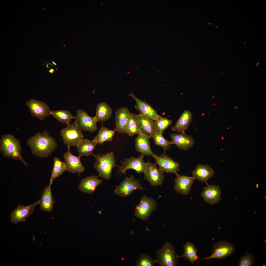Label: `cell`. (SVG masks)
Instances as JSON below:
<instances>
[{
	"mask_svg": "<svg viewBox=\"0 0 266 266\" xmlns=\"http://www.w3.org/2000/svg\"><path fill=\"white\" fill-rule=\"evenodd\" d=\"M129 96L132 98L136 102L134 107L140 113V114L147 117L155 121L159 115L157 112L149 104L136 97L132 92Z\"/></svg>",
	"mask_w": 266,
	"mask_h": 266,
	"instance_id": "16",
	"label": "cell"
},
{
	"mask_svg": "<svg viewBox=\"0 0 266 266\" xmlns=\"http://www.w3.org/2000/svg\"><path fill=\"white\" fill-rule=\"evenodd\" d=\"M51 114L59 122L66 123V124L69 123L72 119L75 118L69 111L65 110L51 111Z\"/></svg>",
	"mask_w": 266,
	"mask_h": 266,
	"instance_id": "33",
	"label": "cell"
},
{
	"mask_svg": "<svg viewBox=\"0 0 266 266\" xmlns=\"http://www.w3.org/2000/svg\"><path fill=\"white\" fill-rule=\"evenodd\" d=\"M94 116L97 121H105L109 119L112 114V108L106 103L101 102L98 103L96 109Z\"/></svg>",
	"mask_w": 266,
	"mask_h": 266,
	"instance_id": "27",
	"label": "cell"
},
{
	"mask_svg": "<svg viewBox=\"0 0 266 266\" xmlns=\"http://www.w3.org/2000/svg\"><path fill=\"white\" fill-rule=\"evenodd\" d=\"M144 188L138 180H136L133 175L130 177L126 176L120 184L115 189L114 192L116 195L122 198L130 196L134 190H140L142 191Z\"/></svg>",
	"mask_w": 266,
	"mask_h": 266,
	"instance_id": "7",
	"label": "cell"
},
{
	"mask_svg": "<svg viewBox=\"0 0 266 266\" xmlns=\"http://www.w3.org/2000/svg\"><path fill=\"white\" fill-rule=\"evenodd\" d=\"M157 207L155 200L144 195L139 204L135 207L134 215L141 220L146 221L149 219L152 212L156 210Z\"/></svg>",
	"mask_w": 266,
	"mask_h": 266,
	"instance_id": "6",
	"label": "cell"
},
{
	"mask_svg": "<svg viewBox=\"0 0 266 266\" xmlns=\"http://www.w3.org/2000/svg\"><path fill=\"white\" fill-rule=\"evenodd\" d=\"M97 144L87 138L83 139L77 146L79 155L88 156L93 155Z\"/></svg>",
	"mask_w": 266,
	"mask_h": 266,
	"instance_id": "29",
	"label": "cell"
},
{
	"mask_svg": "<svg viewBox=\"0 0 266 266\" xmlns=\"http://www.w3.org/2000/svg\"><path fill=\"white\" fill-rule=\"evenodd\" d=\"M68 149L67 151L64 154L63 156L66 166V171L73 174L83 172L85 168L81 162V157L79 155L75 156L73 155L70 150V148H68Z\"/></svg>",
	"mask_w": 266,
	"mask_h": 266,
	"instance_id": "15",
	"label": "cell"
},
{
	"mask_svg": "<svg viewBox=\"0 0 266 266\" xmlns=\"http://www.w3.org/2000/svg\"><path fill=\"white\" fill-rule=\"evenodd\" d=\"M53 161V166L50 182L51 184L55 179L62 175L67 170L65 162L56 157L54 158Z\"/></svg>",
	"mask_w": 266,
	"mask_h": 266,
	"instance_id": "32",
	"label": "cell"
},
{
	"mask_svg": "<svg viewBox=\"0 0 266 266\" xmlns=\"http://www.w3.org/2000/svg\"><path fill=\"white\" fill-rule=\"evenodd\" d=\"M74 119L82 131L92 133L97 130L96 119L94 116L92 117L89 116L82 109L77 110Z\"/></svg>",
	"mask_w": 266,
	"mask_h": 266,
	"instance_id": "10",
	"label": "cell"
},
{
	"mask_svg": "<svg viewBox=\"0 0 266 266\" xmlns=\"http://www.w3.org/2000/svg\"><path fill=\"white\" fill-rule=\"evenodd\" d=\"M52 184L50 183L44 188L40 200L39 204L41 209L45 212L52 211L55 203L51 191Z\"/></svg>",
	"mask_w": 266,
	"mask_h": 266,
	"instance_id": "23",
	"label": "cell"
},
{
	"mask_svg": "<svg viewBox=\"0 0 266 266\" xmlns=\"http://www.w3.org/2000/svg\"><path fill=\"white\" fill-rule=\"evenodd\" d=\"M99 176L93 175L83 178L79 184L78 188L82 192L90 194H93L103 180V179H99Z\"/></svg>",
	"mask_w": 266,
	"mask_h": 266,
	"instance_id": "20",
	"label": "cell"
},
{
	"mask_svg": "<svg viewBox=\"0 0 266 266\" xmlns=\"http://www.w3.org/2000/svg\"><path fill=\"white\" fill-rule=\"evenodd\" d=\"M176 177L175 179L174 189L178 193L184 195H188L190 192L194 181L196 179L194 177L181 175L177 173H175Z\"/></svg>",
	"mask_w": 266,
	"mask_h": 266,
	"instance_id": "17",
	"label": "cell"
},
{
	"mask_svg": "<svg viewBox=\"0 0 266 266\" xmlns=\"http://www.w3.org/2000/svg\"><path fill=\"white\" fill-rule=\"evenodd\" d=\"M152 138L155 144L157 146L162 147L165 151L170 149L171 145L173 144L171 141H169L166 139L163 136V133L158 130Z\"/></svg>",
	"mask_w": 266,
	"mask_h": 266,
	"instance_id": "34",
	"label": "cell"
},
{
	"mask_svg": "<svg viewBox=\"0 0 266 266\" xmlns=\"http://www.w3.org/2000/svg\"><path fill=\"white\" fill-rule=\"evenodd\" d=\"M147 163V167L144 173V178L152 186L161 185L164 179V172L157 168L156 163H152L149 161Z\"/></svg>",
	"mask_w": 266,
	"mask_h": 266,
	"instance_id": "12",
	"label": "cell"
},
{
	"mask_svg": "<svg viewBox=\"0 0 266 266\" xmlns=\"http://www.w3.org/2000/svg\"><path fill=\"white\" fill-rule=\"evenodd\" d=\"M171 142L179 149L184 151L193 147L194 144V138L191 136L181 133H173L170 135Z\"/></svg>",
	"mask_w": 266,
	"mask_h": 266,
	"instance_id": "22",
	"label": "cell"
},
{
	"mask_svg": "<svg viewBox=\"0 0 266 266\" xmlns=\"http://www.w3.org/2000/svg\"><path fill=\"white\" fill-rule=\"evenodd\" d=\"M203 189L201 196L205 202L211 205L219 202L221 199V192L218 185L208 184Z\"/></svg>",
	"mask_w": 266,
	"mask_h": 266,
	"instance_id": "18",
	"label": "cell"
},
{
	"mask_svg": "<svg viewBox=\"0 0 266 266\" xmlns=\"http://www.w3.org/2000/svg\"><path fill=\"white\" fill-rule=\"evenodd\" d=\"M22 150L19 140L13 135L10 134L1 135L0 152L2 155L15 160H20L27 167V164L21 155Z\"/></svg>",
	"mask_w": 266,
	"mask_h": 266,
	"instance_id": "2",
	"label": "cell"
},
{
	"mask_svg": "<svg viewBox=\"0 0 266 266\" xmlns=\"http://www.w3.org/2000/svg\"><path fill=\"white\" fill-rule=\"evenodd\" d=\"M152 157L156 163L158 165L159 169L167 173H175L180 170V164L173 160L164 152L161 155L158 156L154 154Z\"/></svg>",
	"mask_w": 266,
	"mask_h": 266,
	"instance_id": "11",
	"label": "cell"
},
{
	"mask_svg": "<svg viewBox=\"0 0 266 266\" xmlns=\"http://www.w3.org/2000/svg\"><path fill=\"white\" fill-rule=\"evenodd\" d=\"M67 125L66 127L60 131V134L63 143L66 144L67 148L71 146L77 147L84 137L82 130L75 121L72 124L69 123Z\"/></svg>",
	"mask_w": 266,
	"mask_h": 266,
	"instance_id": "5",
	"label": "cell"
},
{
	"mask_svg": "<svg viewBox=\"0 0 266 266\" xmlns=\"http://www.w3.org/2000/svg\"><path fill=\"white\" fill-rule=\"evenodd\" d=\"M138 118L143 132L151 138L157 131L155 121L140 114L138 115Z\"/></svg>",
	"mask_w": 266,
	"mask_h": 266,
	"instance_id": "26",
	"label": "cell"
},
{
	"mask_svg": "<svg viewBox=\"0 0 266 266\" xmlns=\"http://www.w3.org/2000/svg\"><path fill=\"white\" fill-rule=\"evenodd\" d=\"M126 132L130 136L143 133L138 121V115L130 113L126 127Z\"/></svg>",
	"mask_w": 266,
	"mask_h": 266,
	"instance_id": "28",
	"label": "cell"
},
{
	"mask_svg": "<svg viewBox=\"0 0 266 266\" xmlns=\"http://www.w3.org/2000/svg\"><path fill=\"white\" fill-rule=\"evenodd\" d=\"M235 250L234 246L231 243L227 241H220L214 244L212 254L210 256L198 259H225L232 255Z\"/></svg>",
	"mask_w": 266,
	"mask_h": 266,
	"instance_id": "9",
	"label": "cell"
},
{
	"mask_svg": "<svg viewBox=\"0 0 266 266\" xmlns=\"http://www.w3.org/2000/svg\"><path fill=\"white\" fill-rule=\"evenodd\" d=\"M95 156L96 162L94 167L98 173L99 177L109 180L116 164L114 152H108L101 155L99 154Z\"/></svg>",
	"mask_w": 266,
	"mask_h": 266,
	"instance_id": "3",
	"label": "cell"
},
{
	"mask_svg": "<svg viewBox=\"0 0 266 266\" xmlns=\"http://www.w3.org/2000/svg\"><path fill=\"white\" fill-rule=\"evenodd\" d=\"M115 131L102 126L98 130L97 135L92 141L100 145L107 141H112L115 134Z\"/></svg>",
	"mask_w": 266,
	"mask_h": 266,
	"instance_id": "31",
	"label": "cell"
},
{
	"mask_svg": "<svg viewBox=\"0 0 266 266\" xmlns=\"http://www.w3.org/2000/svg\"><path fill=\"white\" fill-rule=\"evenodd\" d=\"M130 114L128 109L124 107L116 111L115 114L116 127L114 130L115 131L121 133H126V127Z\"/></svg>",
	"mask_w": 266,
	"mask_h": 266,
	"instance_id": "19",
	"label": "cell"
},
{
	"mask_svg": "<svg viewBox=\"0 0 266 266\" xmlns=\"http://www.w3.org/2000/svg\"><path fill=\"white\" fill-rule=\"evenodd\" d=\"M150 137L143 132L138 135L135 139L136 150L143 156H152L154 154L150 146L149 139Z\"/></svg>",
	"mask_w": 266,
	"mask_h": 266,
	"instance_id": "21",
	"label": "cell"
},
{
	"mask_svg": "<svg viewBox=\"0 0 266 266\" xmlns=\"http://www.w3.org/2000/svg\"><path fill=\"white\" fill-rule=\"evenodd\" d=\"M144 156L141 155L137 158L131 157L125 159L122 162L121 166L119 167L121 173L125 174L128 170L132 169L138 173H144L146 170L147 164L144 161Z\"/></svg>",
	"mask_w": 266,
	"mask_h": 266,
	"instance_id": "14",
	"label": "cell"
},
{
	"mask_svg": "<svg viewBox=\"0 0 266 266\" xmlns=\"http://www.w3.org/2000/svg\"><path fill=\"white\" fill-rule=\"evenodd\" d=\"M136 263V266H154L157 262L148 254L143 253L140 255Z\"/></svg>",
	"mask_w": 266,
	"mask_h": 266,
	"instance_id": "35",
	"label": "cell"
},
{
	"mask_svg": "<svg viewBox=\"0 0 266 266\" xmlns=\"http://www.w3.org/2000/svg\"><path fill=\"white\" fill-rule=\"evenodd\" d=\"M29 108L31 115L40 121L51 114V111L47 104L43 101L34 99H31L26 102Z\"/></svg>",
	"mask_w": 266,
	"mask_h": 266,
	"instance_id": "8",
	"label": "cell"
},
{
	"mask_svg": "<svg viewBox=\"0 0 266 266\" xmlns=\"http://www.w3.org/2000/svg\"><path fill=\"white\" fill-rule=\"evenodd\" d=\"M179 257L175 252L174 246L167 241L157 251L155 260L161 266H176L177 265Z\"/></svg>",
	"mask_w": 266,
	"mask_h": 266,
	"instance_id": "4",
	"label": "cell"
},
{
	"mask_svg": "<svg viewBox=\"0 0 266 266\" xmlns=\"http://www.w3.org/2000/svg\"><path fill=\"white\" fill-rule=\"evenodd\" d=\"M155 121L157 130L162 133L171 124L172 122V120L159 115Z\"/></svg>",
	"mask_w": 266,
	"mask_h": 266,
	"instance_id": "36",
	"label": "cell"
},
{
	"mask_svg": "<svg viewBox=\"0 0 266 266\" xmlns=\"http://www.w3.org/2000/svg\"><path fill=\"white\" fill-rule=\"evenodd\" d=\"M45 130L38 132L27 140V143L30 148L32 153L40 158H47L50 156L57 146L55 139Z\"/></svg>",
	"mask_w": 266,
	"mask_h": 266,
	"instance_id": "1",
	"label": "cell"
},
{
	"mask_svg": "<svg viewBox=\"0 0 266 266\" xmlns=\"http://www.w3.org/2000/svg\"><path fill=\"white\" fill-rule=\"evenodd\" d=\"M183 253L182 255L179 256V257H183L193 265L199 258L197 255L198 251L195 246L192 243L187 242L183 245Z\"/></svg>",
	"mask_w": 266,
	"mask_h": 266,
	"instance_id": "30",
	"label": "cell"
},
{
	"mask_svg": "<svg viewBox=\"0 0 266 266\" xmlns=\"http://www.w3.org/2000/svg\"><path fill=\"white\" fill-rule=\"evenodd\" d=\"M255 260L253 255L248 253L240 257L238 262L239 266H251L254 264Z\"/></svg>",
	"mask_w": 266,
	"mask_h": 266,
	"instance_id": "37",
	"label": "cell"
},
{
	"mask_svg": "<svg viewBox=\"0 0 266 266\" xmlns=\"http://www.w3.org/2000/svg\"><path fill=\"white\" fill-rule=\"evenodd\" d=\"M39 203L40 200L28 205H18L11 213V222L17 224L20 222L25 221L26 218L33 212L35 206Z\"/></svg>",
	"mask_w": 266,
	"mask_h": 266,
	"instance_id": "13",
	"label": "cell"
},
{
	"mask_svg": "<svg viewBox=\"0 0 266 266\" xmlns=\"http://www.w3.org/2000/svg\"><path fill=\"white\" fill-rule=\"evenodd\" d=\"M193 116L192 112L187 110H184L180 117L172 127L173 131H178L181 133L185 134L190 123L193 121Z\"/></svg>",
	"mask_w": 266,
	"mask_h": 266,
	"instance_id": "24",
	"label": "cell"
},
{
	"mask_svg": "<svg viewBox=\"0 0 266 266\" xmlns=\"http://www.w3.org/2000/svg\"><path fill=\"white\" fill-rule=\"evenodd\" d=\"M193 176L201 182H206L213 176L214 171L209 166L199 164L192 172Z\"/></svg>",
	"mask_w": 266,
	"mask_h": 266,
	"instance_id": "25",
	"label": "cell"
}]
</instances>
